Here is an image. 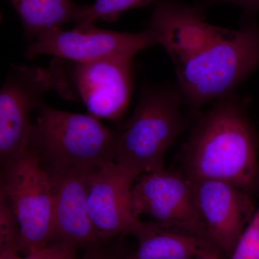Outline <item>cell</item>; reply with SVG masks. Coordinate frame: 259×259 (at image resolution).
<instances>
[{
  "label": "cell",
  "instance_id": "5b68a950",
  "mask_svg": "<svg viewBox=\"0 0 259 259\" xmlns=\"http://www.w3.org/2000/svg\"><path fill=\"white\" fill-rule=\"evenodd\" d=\"M56 89L74 99L62 59L48 68L13 65L0 91V156L3 165L28 151L32 126L30 115L46 94Z\"/></svg>",
  "mask_w": 259,
  "mask_h": 259
},
{
  "label": "cell",
  "instance_id": "9a60e30c",
  "mask_svg": "<svg viewBox=\"0 0 259 259\" xmlns=\"http://www.w3.org/2000/svg\"><path fill=\"white\" fill-rule=\"evenodd\" d=\"M155 0H96L80 13L74 29H83L95 25L97 20L113 23L121 13L134 8H141Z\"/></svg>",
  "mask_w": 259,
  "mask_h": 259
},
{
  "label": "cell",
  "instance_id": "8992f818",
  "mask_svg": "<svg viewBox=\"0 0 259 259\" xmlns=\"http://www.w3.org/2000/svg\"><path fill=\"white\" fill-rule=\"evenodd\" d=\"M1 197L11 206L20 227V250L28 255L53 241L54 189L50 175L28 149L4 165Z\"/></svg>",
  "mask_w": 259,
  "mask_h": 259
},
{
  "label": "cell",
  "instance_id": "8fae6325",
  "mask_svg": "<svg viewBox=\"0 0 259 259\" xmlns=\"http://www.w3.org/2000/svg\"><path fill=\"white\" fill-rule=\"evenodd\" d=\"M73 79L90 115L115 122L122 119L132 93V60L76 64Z\"/></svg>",
  "mask_w": 259,
  "mask_h": 259
},
{
  "label": "cell",
  "instance_id": "7402d4cb",
  "mask_svg": "<svg viewBox=\"0 0 259 259\" xmlns=\"http://www.w3.org/2000/svg\"><path fill=\"white\" fill-rule=\"evenodd\" d=\"M221 253H214V254L208 255V256L204 257L198 259H221Z\"/></svg>",
  "mask_w": 259,
  "mask_h": 259
},
{
  "label": "cell",
  "instance_id": "4fadbf2b",
  "mask_svg": "<svg viewBox=\"0 0 259 259\" xmlns=\"http://www.w3.org/2000/svg\"><path fill=\"white\" fill-rule=\"evenodd\" d=\"M133 236L139 246L131 259H198L221 253L203 237L155 221H141Z\"/></svg>",
  "mask_w": 259,
  "mask_h": 259
},
{
  "label": "cell",
  "instance_id": "30bf717a",
  "mask_svg": "<svg viewBox=\"0 0 259 259\" xmlns=\"http://www.w3.org/2000/svg\"><path fill=\"white\" fill-rule=\"evenodd\" d=\"M138 177L116 162L96 170L90 179L89 215L102 241L131 234L141 220L132 207V188Z\"/></svg>",
  "mask_w": 259,
  "mask_h": 259
},
{
  "label": "cell",
  "instance_id": "d6986e66",
  "mask_svg": "<svg viewBox=\"0 0 259 259\" xmlns=\"http://www.w3.org/2000/svg\"><path fill=\"white\" fill-rule=\"evenodd\" d=\"M80 259H119L118 254L113 249H104L101 245L86 250L82 258Z\"/></svg>",
  "mask_w": 259,
  "mask_h": 259
},
{
  "label": "cell",
  "instance_id": "ba28073f",
  "mask_svg": "<svg viewBox=\"0 0 259 259\" xmlns=\"http://www.w3.org/2000/svg\"><path fill=\"white\" fill-rule=\"evenodd\" d=\"M131 200L136 217L148 215L162 226L209 240L197 208L193 181L184 172L164 168L141 175L133 186Z\"/></svg>",
  "mask_w": 259,
  "mask_h": 259
},
{
  "label": "cell",
  "instance_id": "7c38bea8",
  "mask_svg": "<svg viewBox=\"0 0 259 259\" xmlns=\"http://www.w3.org/2000/svg\"><path fill=\"white\" fill-rule=\"evenodd\" d=\"M96 170L47 171L54 189L53 241L69 242L85 250L101 245L88 207L90 179Z\"/></svg>",
  "mask_w": 259,
  "mask_h": 259
},
{
  "label": "cell",
  "instance_id": "e0dca14e",
  "mask_svg": "<svg viewBox=\"0 0 259 259\" xmlns=\"http://www.w3.org/2000/svg\"><path fill=\"white\" fill-rule=\"evenodd\" d=\"M0 198V248H15L20 250L18 220L9 202L4 197Z\"/></svg>",
  "mask_w": 259,
  "mask_h": 259
},
{
  "label": "cell",
  "instance_id": "3957f363",
  "mask_svg": "<svg viewBox=\"0 0 259 259\" xmlns=\"http://www.w3.org/2000/svg\"><path fill=\"white\" fill-rule=\"evenodd\" d=\"M29 149L49 173L96 170L115 162L117 131L90 115L39 106Z\"/></svg>",
  "mask_w": 259,
  "mask_h": 259
},
{
  "label": "cell",
  "instance_id": "603a6c76",
  "mask_svg": "<svg viewBox=\"0 0 259 259\" xmlns=\"http://www.w3.org/2000/svg\"><path fill=\"white\" fill-rule=\"evenodd\" d=\"M126 259H131V258H130V257H128V258H126Z\"/></svg>",
  "mask_w": 259,
  "mask_h": 259
},
{
  "label": "cell",
  "instance_id": "2e32d148",
  "mask_svg": "<svg viewBox=\"0 0 259 259\" xmlns=\"http://www.w3.org/2000/svg\"><path fill=\"white\" fill-rule=\"evenodd\" d=\"M231 259H259V206L242 233Z\"/></svg>",
  "mask_w": 259,
  "mask_h": 259
},
{
  "label": "cell",
  "instance_id": "52a82bcc",
  "mask_svg": "<svg viewBox=\"0 0 259 259\" xmlns=\"http://www.w3.org/2000/svg\"><path fill=\"white\" fill-rule=\"evenodd\" d=\"M158 45L151 30L130 33L102 30L91 25L83 29L64 30L50 29L30 42L25 52L27 58L47 54L69 59L76 64L104 60H133L139 51Z\"/></svg>",
  "mask_w": 259,
  "mask_h": 259
},
{
  "label": "cell",
  "instance_id": "ffe728a7",
  "mask_svg": "<svg viewBox=\"0 0 259 259\" xmlns=\"http://www.w3.org/2000/svg\"><path fill=\"white\" fill-rule=\"evenodd\" d=\"M219 2L234 3V4L243 7L249 12L256 11L259 9V0H208L206 5L213 4Z\"/></svg>",
  "mask_w": 259,
  "mask_h": 259
},
{
  "label": "cell",
  "instance_id": "7a4b0ae2",
  "mask_svg": "<svg viewBox=\"0 0 259 259\" xmlns=\"http://www.w3.org/2000/svg\"><path fill=\"white\" fill-rule=\"evenodd\" d=\"M247 104L230 95L201 117L182 150L191 180L221 181L248 192L257 185L259 143Z\"/></svg>",
  "mask_w": 259,
  "mask_h": 259
},
{
  "label": "cell",
  "instance_id": "5bb4252c",
  "mask_svg": "<svg viewBox=\"0 0 259 259\" xmlns=\"http://www.w3.org/2000/svg\"><path fill=\"white\" fill-rule=\"evenodd\" d=\"M25 29V36L32 42L42 32L76 23L88 5L81 6L72 0H10Z\"/></svg>",
  "mask_w": 259,
  "mask_h": 259
},
{
  "label": "cell",
  "instance_id": "ac0fdd59",
  "mask_svg": "<svg viewBox=\"0 0 259 259\" xmlns=\"http://www.w3.org/2000/svg\"><path fill=\"white\" fill-rule=\"evenodd\" d=\"M78 247L64 241H56L47 246L30 252L25 258L20 259H78Z\"/></svg>",
  "mask_w": 259,
  "mask_h": 259
},
{
  "label": "cell",
  "instance_id": "6da1fadb",
  "mask_svg": "<svg viewBox=\"0 0 259 259\" xmlns=\"http://www.w3.org/2000/svg\"><path fill=\"white\" fill-rule=\"evenodd\" d=\"M148 30L171 58L182 97L194 110L231 95L259 68L254 22L238 30L220 28L207 23L199 8L163 0Z\"/></svg>",
  "mask_w": 259,
  "mask_h": 259
},
{
  "label": "cell",
  "instance_id": "277c9868",
  "mask_svg": "<svg viewBox=\"0 0 259 259\" xmlns=\"http://www.w3.org/2000/svg\"><path fill=\"white\" fill-rule=\"evenodd\" d=\"M179 88L146 87L131 118L117 131L115 162L139 177L164 169L168 148L184 130Z\"/></svg>",
  "mask_w": 259,
  "mask_h": 259
},
{
  "label": "cell",
  "instance_id": "9c48e42d",
  "mask_svg": "<svg viewBox=\"0 0 259 259\" xmlns=\"http://www.w3.org/2000/svg\"><path fill=\"white\" fill-rule=\"evenodd\" d=\"M196 202L209 241L231 256L254 214L249 192L228 182L193 181Z\"/></svg>",
  "mask_w": 259,
  "mask_h": 259
},
{
  "label": "cell",
  "instance_id": "44dd1931",
  "mask_svg": "<svg viewBox=\"0 0 259 259\" xmlns=\"http://www.w3.org/2000/svg\"><path fill=\"white\" fill-rule=\"evenodd\" d=\"M20 250L15 248H0V259H20Z\"/></svg>",
  "mask_w": 259,
  "mask_h": 259
}]
</instances>
